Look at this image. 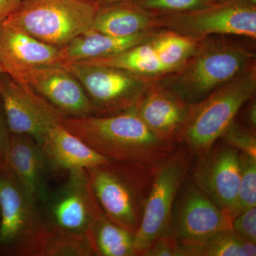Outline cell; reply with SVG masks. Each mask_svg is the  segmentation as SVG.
I'll list each match as a JSON object with an SVG mask.
<instances>
[{"label":"cell","instance_id":"1","mask_svg":"<svg viewBox=\"0 0 256 256\" xmlns=\"http://www.w3.org/2000/svg\"><path fill=\"white\" fill-rule=\"evenodd\" d=\"M64 127L107 159L156 168L178 143L156 136L132 110L114 116L67 117Z\"/></svg>","mask_w":256,"mask_h":256},{"label":"cell","instance_id":"2","mask_svg":"<svg viewBox=\"0 0 256 256\" xmlns=\"http://www.w3.org/2000/svg\"><path fill=\"white\" fill-rule=\"evenodd\" d=\"M256 58L255 50L242 42L228 36H210L198 42L181 68L156 82L192 105L255 64Z\"/></svg>","mask_w":256,"mask_h":256},{"label":"cell","instance_id":"3","mask_svg":"<svg viewBox=\"0 0 256 256\" xmlns=\"http://www.w3.org/2000/svg\"><path fill=\"white\" fill-rule=\"evenodd\" d=\"M156 169L108 160L86 172L92 193L106 216L136 235Z\"/></svg>","mask_w":256,"mask_h":256},{"label":"cell","instance_id":"4","mask_svg":"<svg viewBox=\"0 0 256 256\" xmlns=\"http://www.w3.org/2000/svg\"><path fill=\"white\" fill-rule=\"evenodd\" d=\"M256 92L255 64L191 105L178 143L186 146L194 156L206 152L236 119L242 106L255 97Z\"/></svg>","mask_w":256,"mask_h":256},{"label":"cell","instance_id":"5","mask_svg":"<svg viewBox=\"0 0 256 256\" xmlns=\"http://www.w3.org/2000/svg\"><path fill=\"white\" fill-rule=\"evenodd\" d=\"M98 8L86 0H23L2 24L62 50L92 28Z\"/></svg>","mask_w":256,"mask_h":256},{"label":"cell","instance_id":"6","mask_svg":"<svg viewBox=\"0 0 256 256\" xmlns=\"http://www.w3.org/2000/svg\"><path fill=\"white\" fill-rule=\"evenodd\" d=\"M193 154L178 144L156 168L142 222L134 235V252L141 256L156 238L170 235L175 200L191 170Z\"/></svg>","mask_w":256,"mask_h":256},{"label":"cell","instance_id":"7","mask_svg":"<svg viewBox=\"0 0 256 256\" xmlns=\"http://www.w3.org/2000/svg\"><path fill=\"white\" fill-rule=\"evenodd\" d=\"M62 65L82 84L95 116H114L132 110L156 80L107 66L82 62Z\"/></svg>","mask_w":256,"mask_h":256},{"label":"cell","instance_id":"8","mask_svg":"<svg viewBox=\"0 0 256 256\" xmlns=\"http://www.w3.org/2000/svg\"><path fill=\"white\" fill-rule=\"evenodd\" d=\"M198 42L168 28H160L146 42L117 54L76 62L116 67L159 79L181 68Z\"/></svg>","mask_w":256,"mask_h":256},{"label":"cell","instance_id":"9","mask_svg":"<svg viewBox=\"0 0 256 256\" xmlns=\"http://www.w3.org/2000/svg\"><path fill=\"white\" fill-rule=\"evenodd\" d=\"M156 14L163 28L195 41L216 35L256 38V5L248 0H225L193 11Z\"/></svg>","mask_w":256,"mask_h":256},{"label":"cell","instance_id":"10","mask_svg":"<svg viewBox=\"0 0 256 256\" xmlns=\"http://www.w3.org/2000/svg\"><path fill=\"white\" fill-rule=\"evenodd\" d=\"M44 228L40 206L0 161V246L18 256H35Z\"/></svg>","mask_w":256,"mask_h":256},{"label":"cell","instance_id":"11","mask_svg":"<svg viewBox=\"0 0 256 256\" xmlns=\"http://www.w3.org/2000/svg\"><path fill=\"white\" fill-rule=\"evenodd\" d=\"M232 222L188 175L175 200L170 235L178 244H201L215 234L232 230Z\"/></svg>","mask_w":256,"mask_h":256},{"label":"cell","instance_id":"12","mask_svg":"<svg viewBox=\"0 0 256 256\" xmlns=\"http://www.w3.org/2000/svg\"><path fill=\"white\" fill-rule=\"evenodd\" d=\"M68 176L56 193L46 200L45 228L54 232L86 235L104 212L92 193L86 170L68 172Z\"/></svg>","mask_w":256,"mask_h":256},{"label":"cell","instance_id":"13","mask_svg":"<svg viewBox=\"0 0 256 256\" xmlns=\"http://www.w3.org/2000/svg\"><path fill=\"white\" fill-rule=\"evenodd\" d=\"M0 98L11 134H28L40 144L63 114L26 86L0 72Z\"/></svg>","mask_w":256,"mask_h":256},{"label":"cell","instance_id":"14","mask_svg":"<svg viewBox=\"0 0 256 256\" xmlns=\"http://www.w3.org/2000/svg\"><path fill=\"white\" fill-rule=\"evenodd\" d=\"M198 156L192 180L216 204L226 212L233 204L240 182V152L218 141Z\"/></svg>","mask_w":256,"mask_h":256},{"label":"cell","instance_id":"15","mask_svg":"<svg viewBox=\"0 0 256 256\" xmlns=\"http://www.w3.org/2000/svg\"><path fill=\"white\" fill-rule=\"evenodd\" d=\"M10 76L31 88L64 116L94 114L92 104L82 84L62 64L34 68Z\"/></svg>","mask_w":256,"mask_h":256},{"label":"cell","instance_id":"16","mask_svg":"<svg viewBox=\"0 0 256 256\" xmlns=\"http://www.w3.org/2000/svg\"><path fill=\"white\" fill-rule=\"evenodd\" d=\"M3 162L26 194L40 206L46 203L50 168L41 146L28 134H10Z\"/></svg>","mask_w":256,"mask_h":256},{"label":"cell","instance_id":"17","mask_svg":"<svg viewBox=\"0 0 256 256\" xmlns=\"http://www.w3.org/2000/svg\"><path fill=\"white\" fill-rule=\"evenodd\" d=\"M190 108L191 105L156 80L132 110L158 138L180 144Z\"/></svg>","mask_w":256,"mask_h":256},{"label":"cell","instance_id":"18","mask_svg":"<svg viewBox=\"0 0 256 256\" xmlns=\"http://www.w3.org/2000/svg\"><path fill=\"white\" fill-rule=\"evenodd\" d=\"M62 64L58 48L16 28L0 24V72L12 76Z\"/></svg>","mask_w":256,"mask_h":256},{"label":"cell","instance_id":"19","mask_svg":"<svg viewBox=\"0 0 256 256\" xmlns=\"http://www.w3.org/2000/svg\"><path fill=\"white\" fill-rule=\"evenodd\" d=\"M40 146L52 171L87 170L108 160L67 130L62 122L52 126Z\"/></svg>","mask_w":256,"mask_h":256},{"label":"cell","instance_id":"20","mask_svg":"<svg viewBox=\"0 0 256 256\" xmlns=\"http://www.w3.org/2000/svg\"><path fill=\"white\" fill-rule=\"evenodd\" d=\"M160 28H163L162 22L158 15L130 0L98 6L90 30L127 37Z\"/></svg>","mask_w":256,"mask_h":256},{"label":"cell","instance_id":"21","mask_svg":"<svg viewBox=\"0 0 256 256\" xmlns=\"http://www.w3.org/2000/svg\"><path fill=\"white\" fill-rule=\"evenodd\" d=\"M158 30L120 37L90 30L78 35L60 50V60L63 64L110 56L146 42Z\"/></svg>","mask_w":256,"mask_h":256},{"label":"cell","instance_id":"22","mask_svg":"<svg viewBox=\"0 0 256 256\" xmlns=\"http://www.w3.org/2000/svg\"><path fill=\"white\" fill-rule=\"evenodd\" d=\"M94 256H136L134 234L111 222L102 215L86 232Z\"/></svg>","mask_w":256,"mask_h":256},{"label":"cell","instance_id":"23","mask_svg":"<svg viewBox=\"0 0 256 256\" xmlns=\"http://www.w3.org/2000/svg\"><path fill=\"white\" fill-rule=\"evenodd\" d=\"M256 256V244L244 240L233 230L215 234L201 244L178 245V256Z\"/></svg>","mask_w":256,"mask_h":256},{"label":"cell","instance_id":"24","mask_svg":"<svg viewBox=\"0 0 256 256\" xmlns=\"http://www.w3.org/2000/svg\"><path fill=\"white\" fill-rule=\"evenodd\" d=\"M94 256L86 235L54 232L44 228L35 256Z\"/></svg>","mask_w":256,"mask_h":256},{"label":"cell","instance_id":"25","mask_svg":"<svg viewBox=\"0 0 256 256\" xmlns=\"http://www.w3.org/2000/svg\"><path fill=\"white\" fill-rule=\"evenodd\" d=\"M240 178L236 197L226 213L234 220L242 212L256 206V159L240 152Z\"/></svg>","mask_w":256,"mask_h":256},{"label":"cell","instance_id":"26","mask_svg":"<svg viewBox=\"0 0 256 256\" xmlns=\"http://www.w3.org/2000/svg\"><path fill=\"white\" fill-rule=\"evenodd\" d=\"M220 139L239 152L256 159V131L236 119L226 130Z\"/></svg>","mask_w":256,"mask_h":256},{"label":"cell","instance_id":"27","mask_svg":"<svg viewBox=\"0 0 256 256\" xmlns=\"http://www.w3.org/2000/svg\"><path fill=\"white\" fill-rule=\"evenodd\" d=\"M138 6L154 14L193 11L214 4L210 0H132Z\"/></svg>","mask_w":256,"mask_h":256},{"label":"cell","instance_id":"28","mask_svg":"<svg viewBox=\"0 0 256 256\" xmlns=\"http://www.w3.org/2000/svg\"><path fill=\"white\" fill-rule=\"evenodd\" d=\"M232 230L244 240L256 244V206L248 208L235 217Z\"/></svg>","mask_w":256,"mask_h":256},{"label":"cell","instance_id":"29","mask_svg":"<svg viewBox=\"0 0 256 256\" xmlns=\"http://www.w3.org/2000/svg\"><path fill=\"white\" fill-rule=\"evenodd\" d=\"M178 245L172 236H162L156 238L141 256H178Z\"/></svg>","mask_w":256,"mask_h":256},{"label":"cell","instance_id":"30","mask_svg":"<svg viewBox=\"0 0 256 256\" xmlns=\"http://www.w3.org/2000/svg\"><path fill=\"white\" fill-rule=\"evenodd\" d=\"M244 112V119L242 124L248 128L256 131V96L246 102Z\"/></svg>","mask_w":256,"mask_h":256},{"label":"cell","instance_id":"31","mask_svg":"<svg viewBox=\"0 0 256 256\" xmlns=\"http://www.w3.org/2000/svg\"><path fill=\"white\" fill-rule=\"evenodd\" d=\"M23 0H0V24L4 22L18 9Z\"/></svg>","mask_w":256,"mask_h":256},{"label":"cell","instance_id":"32","mask_svg":"<svg viewBox=\"0 0 256 256\" xmlns=\"http://www.w3.org/2000/svg\"><path fill=\"white\" fill-rule=\"evenodd\" d=\"M9 129L4 127L2 122L0 121V161L4 160L5 153L9 144L10 134Z\"/></svg>","mask_w":256,"mask_h":256},{"label":"cell","instance_id":"33","mask_svg":"<svg viewBox=\"0 0 256 256\" xmlns=\"http://www.w3.org/2000/svg\"><path fill=\"white\" fill-rule=\"evenodd\" d=\"M130 1V0H99L97 2L98 6L112 4V3L118 2Z\"/></svg>","mask_w":256,"mask_h":256},{"label":"cell","instance_id":"34","mask_svg":"<svg viewBox=\"0 0 256 256\" xmlns=\"http://www.w3.org/2000/svg\"><path fill=\"white\" fill-rule=\"evenodd\" d=\"M213 3L220 2L225 1V0H210Z\"/></svg>","mask_w":256,"mask_h":256},{"label":"cell","instance_id":"35","mask_svg":"<svg viewBox=\"0 0 256 256\" xmlns=\"http://www.w3.org/2000/svg\"><path fill=\"white\" fill-rule=\"evenodd\" d=\"M249 2L252 3V4L256 5V0H248Z\"/></svg>","mask_w":256,"mask_h":256},{"label":"cell","instance_id":"36","mask_svg":"<svg viewBox=\"0 0 256 256\" xmlns=\"http://www.w3.org/2000/svg\"><path fill=\"white\" fill-rule=\"evenodd\" d=\"M86 1H89V2H96V3H97L99 1V0H86Z\"/></svg>","mask_w":256,"mask_h":256},{"label":"cell","instance_id":"37","mask_svg":"<svg viewBox=\"0 0 256 256\" xmlns=\"http://www.w3.org/2000/svg\"></svg>","mask_w":256,"mask_h":256}]
</instances>
